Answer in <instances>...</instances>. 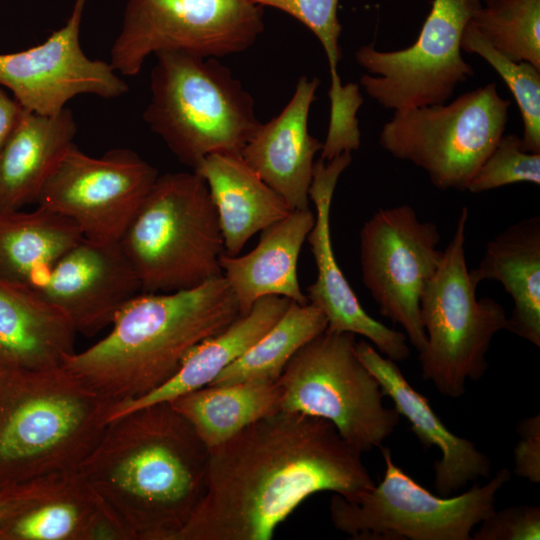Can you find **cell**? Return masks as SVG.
I'll return each mask as SVG.
<instances>
[{
	"label": "cell",
	"instance_id": "28",
	"mask_svg": "<svg viewBox=\"0 0 540 540\" xmlns=\"http://www.w3.org/2000/svg\"><path fill=\"white\" fill-rule=\"evenodd\" d=\"M210 449L280 410L276 382L206 385L169 402Z\"/></svg>",
	"mask_w": 540,
	"mask_h": 540
},
{
	"label": "cell",
	"instance_id": "17",
	"mask_svg": "<svg viewBox=\"0 0 540 540\" xmlns=\"http://www.w3.org/2000/svg\"><path fill=\"white\" fill-rule=\"evenodd\" d=\"M36 292L68 319L77 334L89 337L110 326L142 290L120 242L83 237L55 263Z\"/></svg>",
	"mask_w": 540,
	"mask_h": 540
},
{
	"label": "cell",
	"instance_id": "8",
	"mask_svg": "<svg viewBox=\"0 0 540 540\" xmlns=\"http://www.w3.org/2000/svg\"><path fill=\"white\" fill-rule=\"evenodd\" d=\"M356 335L326 328L291 358L276 381L280 410L331 422L360 452L380 447L400 415L356 352Z\"/></svg>",
	"mask_w": 540,
	"mask_h": 540
},
{
	"label": "cell",
	"instance_id": "9",
	"mask_svg": "<svg viewBox=\"0 0 540 540\" xmlns=\"http://www.w3.org/2000/svg\"><path fill=\"white\" fill-rule=\"evenodd\" d=\"M382 480L354 500L334 494L330 519L356 540H471L472 530L495 510L499 490L511 479L500 469L484 485L454 496H437L416 482L383 449Z\"/></svg>",
	"mask_w": 540,
	"mask_h": 540
},
{
	"label": "cell",
	"instance_id": "31",
	"mask_svg": "<svg viewBox=\"0 0 540 540\" xmlns=\"http://www.w3.org/2000/svg\"><path fill=\"white\" fill-rule=\"evenodd\" d=\"M461 49L481 56L505 81L522 116V146L526 151L540 153V69L500 54L470 21L463 32Z\"/></svg>",
	"mask_w": 540,
	"mask_h": 540
},
{
	"label": "cell",
	"instance_id": "2",
	"mask_svg": "<svg viewBox=\"0 0 540 540\" xmlns=\"http://www.w3.org/2000/svg\"><path fill=\"white\" fill-rule=\"evenodd\" d=\"M209 448L169 402L112 419L79 469L128 540H175L206 491Z\"/></svg>",
	"mask_w": 540,
	"mask_h": 540
},
{
	"label": "cell",
	"instance_id": "4",
	"mask_svg": "<svg viewBox=\"0 0 540 540\" xmlns=\"http://www.w3.org/2000/svg\"><path fill=\"white\" fill-rule=\"evenodd\" d=\"M9 384L0 402V469L17 485L79 472L117 403L64 365L0 363Z\"/></svg>",
	"mask_w": 540,
	"mask_h": 540
},
{
	"label": "cell",
	"instance_id": "15",
	"mask_svg": "<svg viewBox=\"0 0 540 540\" xmlns=\"http://www.w3.org/2000/svg\"><path fill=\"white\" fill-rule=\"evenodd\" d=\"M87 0H75L66 23L29 49L0 54V85L26 110L50 116L81 94L115 99L129 90L110 62L91 59L80 45Z\"/></svg>",
	"mask_w": 540,
	"mask_h": 540
},
{
	"label": "cell",
	"instance_id": "24",
	"mask_svg": "<svg viewBox=\"0 0 540 540\" xmlns=\"http://www.w3.org/2000/svg\"><path fill=\"white\" fill-rule=\"evenodd\" d=\"M470 271L479 285L498 281L513 301L506 330L540 347V217L533 215L497 234Z\"/></svg>",
	"mask_w": 540,
	"mask_h": 540
},
{
	"label": "cell",
	"instance_id": "10",
	"mask_svg": "<svg viewBox=\"0 0 540 540\" xmlns=\"http://www.w3.org/2000/svg\"><path fill=\"white\" fill-rule=\"evenodd\" d=\"M510 104L491 82L449 104L395 111L379 142L396 159L424 170L436 188L465 191L504 135Z\"/></svg>",
	"mask_w": 540,
	"mask_h": 540
},
{
	"label": "cell",
	"instance_id": "30",
	"mask_svg": "<svg viewBox=\"0 0 540 540\" xmlns=\"http://www.w3.org/2000/svg\"><path fill=\"white\" fill-rule=\"evenodd\" d=\"M470 22L500 54L540 69V0H494Z\"/></svg>",
	"mask_w": 540,
	"mask_h": 540
},
{
	"label": "cell",
	"instance_id": "7",
	"mask_svg": "<svg viewBox=\"0 0 540 540\" xmlns=\"http://www.w3.org/2000/svg\"><path fill=\"white\" fill-rule=\"evenodd\" d=\"M469 212L462 207L453 236L420 299L426 334L419 353L422 377L450 398L466 392L468 380H479L494 336L506 329L507 314L495 299H478L465 254Z\"/></svg>",
	"mask_w": 540,
	"mask_h": 540
},
{
	"label": "cell",
	"instance_id": "27",
	"mask_svg": "<svg viewBox=\"0 0 540 540\" xmlns=\"http://www.w3.org/2000/svg\"><path fill=\"white\" fill-rule=\"evenodd\" d=\"M82 238L71 219L40 206L0 213V278L36 291Z\"/></svg>",
	"mask_w": 540,
	"mask_h": 540
},
{
	"label": "cell",
	"instance_id": "5",
	"mask_svg": "<svg viewBox=\"0 0 540 540\" xmlns=\"http://www.w3.org/2000/svg\"><path fill=\"white\" fill-rule=\"evenodd\" d=\"M149 128L184 165L217 153L241 154L260 122L251 94L217 58L180 52L155 54Z\"/></svg>",
	"mask_w": 540,
	"mask_h": 540
},
{
	"label": "cell",
	"instance_id": "37",
	"mask_svg": "<svg viewBox=\"0 0 540 540\" xmlns=\"http://www.w3.org/2000/svg\"><path fill=\"white\" fill-rule=\"evenodd\" d=\"M484 1H485L486 4H487V3H490V2H492V1H494V0H484Z\"/></svg>",
	"mask_w": 540,
	"mask_h": 540
},
{
	"label": "cell",
	"instance_id": "33",
	"mask_svg": "<svg viewBox=\"0 0 540 540\" xmlns=\"http://www.w3.org/2000/svg\"><path fill=\"white\" fill-rule=\"evenodd\" d=\"M262 7L283 11L305 25L319 40L329 65L331 86L338 87L341 79L338 63L341 59L339 37L342 26L338 20L339 0H249Z\"/></svg>",
	"mask_w": 540,
	"mask_h": 540
},
{
	"label": "cell",
	"instance_id": "19",
	"mask_svg": "<svg viewBox=\"0 0 540 540\" xmlns=\"http://www.w3.org/2000/svg\"><path fill=\"white\" fill-rule=\"evenodd\" d=\"M360 360L394 402L399 415L404 416L417 438L426 447H436L441 453L434 463L435 487L439 495L449 496L469 482L488 478L492 464L469 439L451 432L429 404L428 399L407 381L397 362L381 354L366 340L356 342Z\"/></svg>",
	"mask_w": 540,
	"mask_h": 540
},
{
	"label": "cell",
	"instance_id": "6",
	"mask_svg": "<svg viewBox=\"0 0 540 540\" xmlns=\"http://www.w3.org/2000/svg\"><path fill=\"white\" fill-rule=\"evenodd\" d=\"M119 242L142 292L190 289L223 275L219 218L207 183L193 170L159 175Z\"/></svg>",
	"mask_w": 540,
	"mask_h": 540
},
{
	"label": "cell",
	"instance_id": "21",
	"mask_svg": "<svg viewBox=\"0 0 540 540\" xmlns=\"http://www.w3.org/2000/svg\"><path fill=\"white\" fill-rule=\"evenodd\" d=\"M314 222L315 213L310 208L292 210L285 218L264 229L257 246L247 254H222V274L242 315L265 296L308 303L298 281L297 264Z\"/></svg>",
	"mask_w": 540,
	"mask_h": 540
},
{
	"label": "cell",
	"instance_id": "26",
	"mask_svg": "<svg viewBox=\"0 0 540 540\" xmlns=\"http://www.w3.org/2000/svg\"><path fill=\"white\" fill-rule=\"evenodd\" d=\"M291 300L281 296L258 299L249 312L194 348L177 372L145 396L115 406L111 419L151 404L173 399L209 385L244 354L284 314Z\"/></svg>",
	"mask_w": 540,
	"mask_h": 540
},
{
	"label": "cell",
	"instance_id": "36",
	"mask_svg": "<svg viewBox=\"0 0 540 540\" xmlns=\"http://www.w3.org/2000/svg\"><path fill=\"white\" fill-rule=\"evenodd\" d=\"M25 109L0 85V149L19 123Z\"/></svg>",
	"mask_w": 540,
	"mask_h": 540
},
{
	"label": "cell",
	"instance_id": "34",
	"mask_svg": "<svg viewBox=\"0 0 540 540\" xmlns=\"http://www.w3.org/2000/svg\"><path fill=\"white\" fill-rule=\"evenodd\" d=\"M540 507L517 505L496 511L484 519L471 540H539Z\"/></svg>",
	"mask_w": 540,
	"mask_h": 540
},
{
	"label": "cell",
	"instance_id": "11",
	"mask_svg": "<svg viewBox=\"0 0 540 540\" xmlns=\"http://www.w3.org/2000/svg\"><path fill=\"white\" fill-rule=\"evenodd\" d=\"M263 8L249 0H127L110 64L132 77L160 52L212 58L241 53L264 31Z\"/></svg>",
	"mask_w": 540,
	"mask_h": 540
},
{
	"label": "cell",
	"instance_id": "22",
	"mask_svg": "<svg viewBox=\"0 0 540 540\" xmlns=\"http://www.w3.org/2000/svg\"><path fill=\"white\" fill-rule=\"evenodd\" d=\"M76 133L77 123L68 108L50 116L24 111L0 149V213L37 203Z\"/></svg>",
	"mask_w": 540,
	"mask_h": 540
},
{
	"label": "cell",
	"instance_id": "23",
	"mask_svg": "<svg viewBox=\"0 0 540 540\" xmlns=\"http://www.w3.org/2000/svg\"><path fill=\"white\" fill-rule=\"evenodd\" d=\"M193 171L207 183L229 255H238L253 235L292 211L241 154H211Z\"/></svg>",
	"mask_w": 540,
	"mask_h": 540
},
{
	"label": "cell",
	"instance_id": "13",
	"mask_svg": "<svg viewBox=\"0 0 540 540\" xmlns=\"http://www.w3.org/2000/svg\"><path fill=\"white\" fill-rule=\"evenodd\" d=\"M440 239L436 224L422 221L409 205L379 209L359 234L366 289L381 315L400 325L419 353L426 345L420 299L440 264Z\"/></svg>",
	"mask_w": 540,
	"mask_h": 540
},
{
	"label": "cell",
	"instance_id": "25",
	"mask_svg": "<svg viewBox=\"0 0 540 540\" xmlns=\"http://www.w3.org/2000/svg\"><path fill=\"white\" fill-rule=\"evenodd\" d=\"M68 319L35 290L0 278V363L47 369L75 352Z\"/></svg>",
	"mask_w": 540,
	"mask_h": 540
},
{
	"label": "cell",
	"instance_id": "14",
	"mask_svg": "<svg viewBox=\"0 0 540 540\" xmlns=\"http://www.w3.org/2000/svg\"><path fill=\"white\" fill-rule=\"evenodd\" d=\"M158 176L131 149L113 148L93 157L73 143L36 204L71 219L88 240L119 242Z\"/></svg>",
	"mask_w": 540,
	"mask_h": 540
},
{
	"label": "cell",
	"instance_id": "18",
	"mask_svg": "<svg viewBox=\"0 0 540 540\" xmlns=\"http://www.w3.org/2000/svg\"><path fill=\"white\" fill-rule=\"evenodd\" d=\"M320 80L299 78L283 110L260 124L241 152L244 161L277 192L291 210L309 208L314 157L323 142L308 131Z\"/></svg>",
	"mask_w": 540,
	"mask_h": 540
},
{
	"label": "cell",
	"instance_id": "20",
	"mask_svg": "<svg viewBox=\"0 0 540 540\" xmlns=\"http://www.w3.org/2000/svg\"><path fill=\"white\" fill-rule=\"evenodd\" d=\"M0 534L18 540H128L79 472L48 478Z\"/></svg>",
	"mask_w": 540,
	"mask_h": 540
},
{
	"label": "cell",
	"instance_id": "35",
	"mask_svg": "<svg viewBox=\"0 0 540 540\" xmlns=\"http://www.w3.org/2000/svg\"><path fill=\"white\" fill-rule=\"evenodd\" d=\"M514 473L532 483L540 482V416L523 419L517 426Z\"/></svg>",
	"mask_w": 540,
	"mask_h": 540
},
{
	"label": "cell",
	"instance_id": "1",
	"mask_svg": "<svg viewBox=\"0 0 540 540\" xmlns=\"http://www.w3.org/2000/svg\"><path fill=\"white\" fill-rule=\"evenodd\" d=\"M374 485L331 422L279 410L209 449L205 494L175 540H269L313 494L351 501Z\"/></svg>",
	"mask_w": 540,
	"mask_h": 540
},
{
	"label": "cell",
	"instance_id": "32",
	"mask_svg": "<svg viewBox=\"0 0 540 540\" xmlns=\"http://www.w3.org/2000/svg\"><path fill=\"white\" fill-rule=\"evenodd\" d=\"M540 184V153L526 151L521 138L503 135L468 184L471 193H481L515 183Z\"/></svg>",
	"mask_w": 540,
	"mask_h": 540
},
{
	"label": "cell",
	"instance_id": "12",
	"mask_svg": "<svg viewBox=\"0 0 540 540\" xmlns=\"http://www.w3.org/2000/svg\"><path fill=\"white\" fill-rule=\"evenodd\" d=\"M479 0H433L417 40L396 51L372 45L355 52L370 74L360 85L374 101L394 111L444 104L456 87L474 76L462 57L461 40Z\"/></svg>",
	"mask_w": 540,
	"mask_h": 540
},
{
	"label": "cell",
	"instance_id": "3",
	"mask_svg": "<svg viewBox=\"0 0 540 540\" xmlns=\"http://www.w3.org/2000/svg\"><path fill=\"white\" fill-rule=\"evenodd\" d=\"M241 315L223 275L190 289L140 292L120 309L105 337L63 365L122 404L160 387L194 348Z\"/></svg>",
	"mask_w": 540,
	"mask_h": 540
},
{
	"label": "cell",
	"instance_id": "29",
	"mask_svg": "<svg viewBox=\"0 0 540 540\" xmlns=\"http://www.w3.org/2000/svg\"><path fill=\"white\" fill-rule=\"evenodd\" d=\"M327 326L317 307L291 301L279 320L209 385L276 382L296 352Z\"/></svg>",
	"mask_w": 540,
	"mask_h": 540
},
{
	"label": "cell",
	"instance_id": "16",
	"mask_svg": "<svg viewBox=\"0 0 540 540\" xmlns=\"http://www.w3.org/2000/svg\"><path fill=\"white\" fill-rule=\"evenodd\" d=\"M351 161V153L345 152L328 161L320 158L314 162L309 199L315 207V222L306 240L317 276L307 287L306 297L325 315L328 329L361 335L387 358L403 362L410 356L405 333L386 326L364 310L333 251L331 204L338 179Z\"/></svg>",
	"mask_w": 540,
	"mask_h": 540
}]
</instances>
